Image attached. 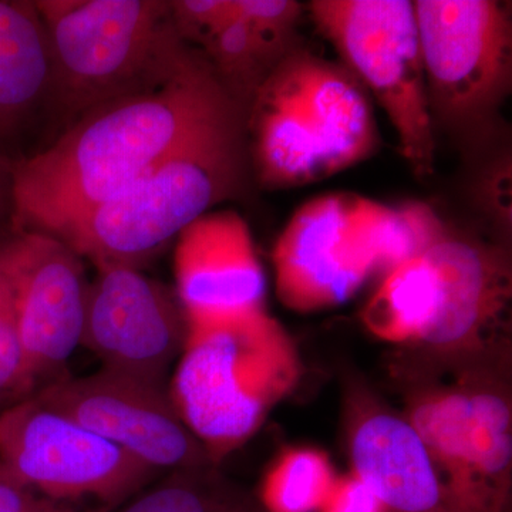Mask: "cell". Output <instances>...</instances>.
Instances as JSON below:
<instances>
[{
    "mask_svg": "<svg viewBox=\"0 0 512 512\" xmlns=\"http://www.w3.org/2000/svg\"><path fill=\"white\" fill-rule=\"evenodd\" d=\"M235 13L245 20L276 63L298 45L296 29L302 5L295 0H234Z\"/></svg>",
    "mask_w": 512,
    "mask_h": 512,
    "instance_id": "obj_23",
    "label": "cell"
},
{
    "mask_svg": "<svg viewBox=\"0 0 512 512\" xmlns=\"http://www.w3.org/2000/svg\"><path fill=\"white\" fill-rule=\"evenodd\" d=\"M89 284L82 346L103 369L164 384L188 323L175 292L127 265H99Z\"/></svg>",
    "mask_w": 512,
    "mask_h": 512,
    "instance_id": "obj_13",
    "label": "cell"
},
{
    "mask_svg": "<svg viewBox=\"0 0 512 512\" xmlns=\"http://www.w3.org/2000/svg\"><path fill=\"white\" fill-rule=\"evenodd\" d=\"M0 466L53 501L116 504L156 471L64 414L26 397L0 412Z\"/></svg>",
    "mask_w": 512,
    "mask_h": 512,
    "instance_id": "obj_9",
    "label": "cell"
},
{
    "mask_svg": "<svg viewBox=\"0 0 512 512\" xmlns=\"http://www.w3.org/2000/svg\"><path fill=\"white\" fill-rule=\"evenodd\" d=\"M0 278L35 389L62 379L67 360L82 345L90 284L82 256L53 235L16 231L0 244Z\"/></svg>",
    "mask_w": 512,
    "mask_h": 512,
    "instance_id": "obj_12",
    "label": "cell"
},
{
    "mask_svg": "<svg viewBox=\"0 0 512 512\" xmlns=\"http://www.w3.org/2000/svg\"><path fill=\"white\" fill-rule=\"evenodd\" d=\"M175 295L188 325L228 322L264 311V269L247 221L207 212L175 239Z\"/></svg>",
    "mask_w": 512,
    "mask_h": 512,
    "instance_id": "obj_15",
    "label": "cell"
},
{
    "mask_svg": "<svg viewBox=\"0 0 512 512\" xmlns=\"http://www.w3.org/2000/svg\"><path fill=\"white\" fill-rule=\"evenodd\" d=\"M308 10L340 63L382 107L413 173L429 177L436 158V130L427 101L414 3L313 0Z\"/></svg>",
    "mask_w": 512,
    "mask_h": 512,
    "instance_id": "obj_8",
    "label": "cell"
},
{
    "mask_svg": "<svg viewBox=\"0 0 512 512\" xmlns=\"http://www.w3.org/2000/svg\"><path fill=\"white\" fill-rule=\"evenodd\" d=\"M329 457L316 448H289L262 481L259 504L265 512H319L335 487Z\"/></svg>",
    "mask_w": 512,
    "mask_h": 512,
    "instance_id": "obj_21",
    "label": "cell"
},
{
    "mask_svg": "<svg viewBox=\"0 0 512 512\" xmlns=\"http://www.w3.org/2000/svg\"><path fill=\"white\" fill-rule=\"evenodd\" d=\"M436 298V271L423 254L384 275L362 320L376 338L412 348L429 328Z\"/></svg>",
    "mask_w": 512,
    "mask_h": 512,
    "instance_id": "obj_18",
    "label": "cell"
},
{
    "mask_svg": "<svg viewBox=\"0 0 512 512\" xmlns=\"http://www.w3.org/2000/svg\"><path fill=\"white\" fill-rule=\"evenodd\" d=\"M50 84L52 52L36 2L0 0V134L49 96Z\"/></svg>",
    "mask_w": 512,
    "mask_h": 512,
    "instance_id": "obj_17",
    "label": "cell"
},
{
    "mask_svg": "<svg viewBox=\"0 0 512 512\" xmlns=\"http://www.w3.org/2000/svg\"><path fill=\"white\" fill-rule=\"evenodd\" d=\"M424 255L436 271V308L412 348L441 370L507 359L512 275L505 248L447 231Z\"/></svg>",
    "mask_w": 512,
    "mask_h": 512,
    "instance_id": "obj_10",
    "label": "cell"
},
{
    "mask_svg": "<svg viewBox=\"0 0 512 512\" xmlns=\"http://www.w3.org/2000/svg\"><path fill=\"white\" fill-rule=\"evenodd\" d=\"M366 222L376 272L383 275L423 255L448 231L439 214L419 201L392 208L370 200Z\"/></svg>",
    "mask_w": 512,
    "mask_h": 512,
    "instance_id": "obj_20",
    "label": "cell"
},
{
    "mask_svg": "<svg viewBox=\"0 0 512 512\" xmlns=\"http://www.w3.org/2000/svg\"><path fill=\"white\" fill-rule=\"evenodd\" d=\"M245 134L247 116L221 124L50 235L96 266L140 269L188 225L242 188L247 170Z\"/></svg>",
    "mask_w": 512,
    "mask_h": 512,
    "instance_id": "obj_4",
    "label": "cell"
},
{
    "mask_svg": "<svg viewBox=\"0 0 512 512\" xmlns=\"http://www.w3.org/2000/svg\"><path fill=\"white\" fill-rule=\"evenodd\" d=\"M505 360L447 370L451 382L417 387L403 414L464 512H507L510 505L512 404Z\"/></svg>",
    "mask_w": 512,
    "mask_h": 512,
    "instance_id": "obj_6",
    "label": "cell"
},
{
    "mask_svg": "<svg viewBox=\"0 0 512 512\" xmlns=\"http://www.w3.org/2000/svg\"><path fill=\"white\" fill-rule=\"evenodd\" d=\"M170 13L185 45L194 42L204 46L234 15V0H174L170 2Z\"/></svg>",
    "mask_w": 512,
    "mask_h": 512,
    "instance_id": "obj_25",
    "label": "cell"
},
{
    "mask_svg": "<svg viewBox=\"0 0 512 512\" xmlns=\"http://www.w3.org/2000/svg\"><path fill=\"white\" fill-rule=\"evenodd\" d=\"M319 512H384V508L375 491L352 473L338 477Z\"/></svg>",
    "mask_w": 512,
    "mask_h": 512,
    "instance_id": "obj_28",
    "label": "cell"
},
{
    "mask_svg": "<svg viewBox=\"0 0 512 512\" xmlns=\"http://www.w3.org/2000/svg\"><path fill=\"white\" fill-rule=\"evenodd\" d=\"M32 397L156 473L212 466L164 384L101 367L94 375L55 380Z\"/></svg>",
    "mask_w": 512,
    "mask_h": 512,
    "instance_id": "obj_11",
    "label": "cell"
},
{
    "mask_svg": "<svg viewBox=\"0 0 512 512\" xmlns=\"http://www.w3.org/2000/svg\"><path fill=\"white\" fill-rule=\"evenodd\" d=\"M252 160L266 188L315 183L367 160L379 146L369 93L342 63L296 46L247 111Z\"/></svg>",
    "mask_w": 512,
    "mask_h": 512,
    "instance_id": "obj_2",
    "label": "cell"
},
{
    "mask_svg": "<svg viewBox=\"0 0 512 512\" xmlns=\"http://www.w3.org/2000/svg\"><path fill=\"white\" fill-rule=\"evenodd\" d=\"M238 116L247 111L194 53L167 82L93 107L53 146L13 165L16 231L52 234Z\"/></svg>",
    "mask_w": 512,
    "mask_h": 512,
    "instance_id": "obj_1",
    "label": "cell"
},
{
    "mask_svg": "<svg viewBox=\"0 0 512 512\" xmlns=\"http://www.w3.org/2000/svg\"><path fill=\"white\" fill-rule=\"evenodd\" d=\"M0 512H77L19 483L0 466Z\"/></svg>",
    "mask_w": 512,
    "mask_h": 512,
    "instance_id": "obj_27",
    "label": "cell"
},
{
    "mask_svg": "<svg viewBox=\"0 0 512 512\" xmlns=\"http://www.w3.org/2000/svg\"><path fill=\"white\" fill-rule=\"evenodd\" d=\"M301 375L295 343L264 309L228 322L188 325L168 393L218 467L261 429Z\"/></svg>",
    "mask_w": 512,
    "mask_h": 512,
    "instance_id": "obj_3",
    "label": "cell"
},
{
    "mask_svg": "<svg viewBox=\"0 0 512 512\" xmlns=\"http://www.w3.org/2000/svg\"><path fill=\"white\" fill-rule=\"evenodd\" d=\"M474 198L494 224L511 232L510 154H501L485 164L474 183Z\"/></svg>",
    "mask_w": 512,
    "mask_h": 512,
    "instance_id": "obj_26",
    "label": "cell"
},
{
    "mask_svg": "<svg viewBox=\"0 0 512 512\" xmlns=\"http://www.w3.org/2000/svg\"><path fill=\"white\" fill-rule=\"evenodd\" d=\"M205 59L232 100L248 111L261 84L276 66L254 29L231 16L202 46Z\"/></svg>",
    "mask_w": 512,
    "mask_h": 512,
    "instance_id": "obj_22",
    "label": "cell"
},
{
    "mask_svg": "<svg viewBox=\"0 0 512 512\" xmlns=\"http://www.w3.org/2000/svg\"><path fill=\"white\" fill-rule=\"evenodd\" d=\"M103 512V511H101ZM114 512H265L256 498L208 466L173 471Z\"/></svg>",
    "mask_w": 512,
    "mask_h": 512,
    "instance_id": "obj_19",
    "label": "cell"
},
{
    "mask_svg": "<svg viewBox=\"0 0 512 512\" xmlns=\"http://www.w3.org/2000/svg\"><path fill=\"white\" fill-rule=\"evenodd\" d=\"M348 447L384 512H464L406 417L362 390L350 399Z\"/></svg>",
    "mask_w": 512,
    "mask_h": 512,
    "instance_id": "obj_16",
    "label": "cell"
},
{
    "mask_svg": "<svg viewBox=\"0 0 512 512\" xmlns=\"http://www.w3.org/2000/svg\"><path fill=\"white\" fill-rule=\"evenodd\" d=\"M413 3L434 130L481 140L511 94L510 6L495 0Z\"/></svg>",
    "mask_w": 512,
    "mask_h": 512,
    "instance_id": "obj_7",
    "label": "cell"
},
{
    "mask_svg": "<svg viewBox=\"0 0 512 512\" xmlns=\"http://www.w3.org/2000/svg\"><path fill=\"white\" fill-rule=\"evenodd\" d=\"M20 342L8 288L0 278V404H13L35 393Z\"/></svg>",
    "mask_w": 512,
    "mask_h": 512,
    "instance_id": "obj_24",
    "label": "cell"
},
{
    "mask_svg": "<svg viewBox=\"0 0 512 512\" xmlns=\"http://www.w3.org/2000/svg\"><path fill=\"white\" fill-rule=\"evenodd\" d=\"M5 168V165H3L2 158H0V170H3Z\"/></svg>",
    "mask_w": 512,
    "mask_h": 512,
    "instance_id": "obj_29",
    "label": "cell"
},
{
    "mask_svg": "<svg viewBox=\"0 0 512 512\" xmlns=\"http://www.w3.org/2000/svg\"><path fill=\"white\" fill-rule=\"evenodd\" d=\"M52 52L49 96L70 114L173 77L194 52L165 0H37Z\"/></svg>",
    "mask_w": 512,
    "mask_h": 512,
    "instance_id": "obj_5",
    "label": "cell"
},
{
    "mask_svg": "<svg viewBox=\"0 0 512 512\" xmlns=\"http://www.w3.org/2000/svg\"><path fill=\"white\" fill-rule=\"evenodd\" d=\"M353 201L352 194L313 198L279 235L272 262L286 308L308 313L340 305L376 274Z\"/></svg>",
    "mask_w": 512,
    "mask_h": 512,
    "instance_id": "obj_14",
    "label": "cell"
}]
</instances>
